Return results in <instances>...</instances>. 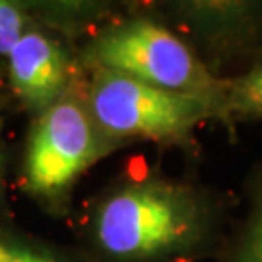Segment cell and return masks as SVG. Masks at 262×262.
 <instances>
[{"label":"cell","mask_w":262,"mask_h":262,"mask_svg":"<svg viewBox=\"0 0 262 262\" xmlns=\"http://www.w3.org/2000/svg\"><path fill=\"white\" fill-rule=\"evenodd\" d=\"M24 15L9 2L0 0V55H7L24 36Z\"/></svg>","instance_id":"obj_9"},{"label":"cell","mask_w":262,"mask_h":262,"mask_svg":"<svg viewBox=\"0 0 262 262\" xmlns=\"http://www.w3.org/2000/svg\"><path fill=\"white\" fill-rule=\"evenodd\" d=\"M220 119L230 129L237 123L262 119V53L244 75L228 78Z\"/></svg>","instance_id":"obj_8"},{"label":"cell","mask_w":262,"mask_h":262,"mask_svg":"<svg viewBox=\"0 0 262 262\" xmlns=\"http://www.w3.org/2000/svg\"><path fill=\"white\" fill-rule=\"evenodd\" d=\"M220 199L182 182L146 177L111 192L97 208L94 233L118 262L192 259L220 238Z\"/></svg>","instance_id":"obj_1"},{"label":"cell","mask_w":262,"mask_h":262,"mask_svg":"<svg viewBox=\"0 0 262 262\" xmlns=\"http://www.w3.org/2000/svg\"><path fill=\"white\" fill-rule=\"evenodd\" d=\"M201 28L209 50L220 58H235L247 53L262 39V4L227 0L196 2L187 7Z\"/></svg>","instance_id":"obj_6"},{"label":"cell","mask_w":262,"mask_h":262,"mask_svg":"<svg viewBox=\"0 0 262 262\" xmlns=\"http://www.w3.org/2000/svg\"><path fill=\"white\" fill-rule=\"evenodd\" d=\"M97 70H109L170 92L191 94L220 109L228 78H222L179 36L146 17L123 20L91 46Z\"/></svg>","instance_id":"obj_2"},{"label":"cell","mask_w":262,"mask_h":262,"mask_svg":"<svg viewBox=\"0 0 262 262\" xmlns=\"http://www.w3.org/2000/svg\"><path fill=\"white\" fill-rule=\"evenodd\" d=\"M247 213L225 245L222 262H262V165L247 186Z\"/></svg>","instance_id":"obj_7"},{"label":"cell","mask_w":262,"mask_h":262,"mask_svg":"<svg viewBox=\"0 0 262 262\" xmlns=\"http://www.w3.org/2000/svg\"><path fill=\"white\" fill-rule=\"evenodd\" d=\"M101 154L91 118L77 102L60 99L45 109L31 135L26 181L39 194H53L72 184Z\"/></svg>","instance_id":"obj_4"},{"label":"cell","mask_w":262,"mask_h":262,"mask_svg":"<svg viewBox=\"0 0 262 262\" xmlns=\"http://www.w3.org/2000/svg\"><path fill=\"white\" fill-rule=\"evenodd\" d=\"M89 102L97 126L121 138L184 143L201 123L220 118V109L206 99L164 91L109 70H97Z\"/></svg>","instance_id":"obj_3"},{"label":"cell","mask_w":262,"mask_h":262,"mask_svg":"<svg viewBox=\"0 0 262 262\" xmlns=\"http://www.w3.org/2000/svg\"><path fill=\"white\" fill-rule=\"evenodd\" d=\"M10 80L20 99L34 109L58 101L67 80V61L55 41L41 33H24L9 53Z\"/></svg>","instance_id":"obj_5"},{"label":"cell","mask_w":262,"mask_h":262,"mask_svg":"<svg viewBox=\"0 0 262 262\" xmlns=\"http://www.w3.org/2000/svg\"><path fill=\"white\" fill-rule=\"evenodd\" d=\"M0 262H56L43 254H36L26 249H17L14 245L0 242Z\"/></svg>","instance_id":"obj_10"}]
</instances>
